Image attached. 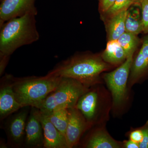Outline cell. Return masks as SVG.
<instances>
[{"instance_id":"cell-1","label":"cell","mask_w":148,"mask_h":148,"mask_svg":"<svg viewBox=\"0 0 148 148\" xmlns=\"http://www.w3.org/2000/svg\"><path fill=\"white\" fill-rule=\"evenodd\" d=\"M109 67L101 56L85 53L74 55L61 61L48 73L73 79L89 88L99 82L100 74Z\"/></svg>"},{"instance_id":"cell-2","label":"cell","mask_w":148,"mask_h":148,"mask_svg":"<svg viewBox=\"0 0 148 148\" xmlns=\"http://www.w3.org/2000/svg\"><path fill=\"white\" fill-rule=\"evenodd\" d=\"M36 14L27 13L11 18L0 26V56L10 57L18 48L39 40Z\"/></svg>"},{"instance_id":"cell-3","label":"cell","mask_w":148,"mask_h":148,"mask_svg":"<svg viewBox=\"0 0 148 148\" xmlns=\"http://www.w3.org/2000/svg\"><path fill=\"white\" fill-rule=\"evenodd\" d=\"M61 77L48 73L45 76L15 78L11 80L16 101L21 108H37L57 86Z\"/></svg>"},{"instance_id":"cell-4","label":"cell","mask_w":148,"mask_h":148,"mask_svg":"<svg viewBox=\"0 0 148 148\" xmlns=\"http://www.w3.org/2000/svg\"><path fill=\"white\" fill-rule=\"evenodd\" d=\"M89 89L76 80L61 77L55 89L37 108L42 113L47 114L56 109L74 108L81 96Z\"/></svg>"},{"instance_id":"cell-5","label":"cell","mask_w":148,"mask_h":148,"mask_svg":"<svg viewBox=\"0 0 148 148\" xmlns=\"http://www.w3.org/2000/svg\"><path fill=\"white\" fill-rule=\"evenodd\" d=\"M133 56L127 57L119 68L104 75L105 82L112 93L114 106L115 107L121 106L127 98V81Z\"/></svg>"},{"instance_id":"cell-6","label":"cell","mask_w":148,"mask_h":148,"mask_svg":"<svg viewBox=\"0 0 148 148\" xmlns=\"http://www.w3.org/2000/svg\"><path fill=\"white\" fill-rule=\"evenodd\" d=\"M29 107H23L13 114L6 123L5 130L8 144L12 147L19 148L24 144L26 122L29 114Z\"/></svg>"},{"instance_id":"cell-7","label":"cell","mask_w":148,"mask_h":148,"mask_svg":"<svg viewBox=\"0 0 148 148\" xmlns=\"http://www.w3.org/2000/svg\"><path fill=\"white\" fill-rule=\"evenodd\" d=\"M43 130L40 116V110L31 107L26 122L24 145L27 148L44 147Z\"/></svg>"},{"instance_id":"cell-8","label":"cell","mask_w":148,"mask_h":148,"mask_svg":"<svg viewBox=\"0 0 148 148\" xmlns=\"http://www.w3.org/2000/svg\"><path fill=\"white\" fill-rule=\"evenodd\" d=\"M35 0H2L0 5V26L11 18L27 13L38 14Z\"/></svg>"},{"instance_id":"cell-9","label":"cell","mask_w":148,"mask_h":148,"mask_svg":"<svg viewBox=\"0 0 148 148\" xmlns=\"http://www.w3.org/2000/svg\"><path fill=\"white\" fill-rule=\"evenodd\" d=\"M68 110L69 122L65 137L68 148H72L78 144L83 134L90 125L75 107Z\"/></svg>"},{"instance_id":"cell-10","label":"cell","mask_w":148,"mask_h":148,"mask_svg":"<svg viewBox=\"0 0 148 148\" xmlns=\"http://www.w3.org/2000/svg\"><path fill=\"white\" fill-rule=\"evenodd\" d=\"M1 82L0 88V119L3 121L22 108L16 101L11 75H6Z\"/></svg>"},{"instance_id":"cell-11","label":"cell","mask_w":148,"mask_h":148,"mask_svg":"<svg viewBox=\"0 0 148 148\" xmlns=\"http://www.w3.org/2000/svg\"><path fill=\"white\" fill-rule=\"evenodd\" d=\"M148 71V34L143 38L138 54L133 58L128 79L129 87L138 82Z\"/></svg>"},{"instance_id":"cell-12","label":"cell","mask_w":148,"mask_h":148,"mask_svg":"<svg viewBox=\"0 0 148 148\" xmlns=\"http://www.w3.org/2000/svg\"><path fill=\"white\" fill-rule=\"evenodd\" d=\"M75 107L79 110L91 126L96 121L99 110V98L98 92L89 89L81 96Z\"/></svg>"},{"instance_id":"cell-13","label":"cell","mask_w":148,"mask_h":148,"mask_svg":"<svg viewBox=\"0 0 148 148\" xmlns=\"http://www.w3.org/2000/svg\"><path fill=\"white\" fill-rule=\"evenodd\" d=\"M40 116L43 130L44 148H68L66 137L52 124L47 116L40 111Z\"/></svg>"},{"instance_id":"cell-14","label":"cell","mask_w":148,"mask_h":148,"mask_svg":"<svg viewBox=\"0 0 148 148\" xmlns=\"http://www.w3.org/2000/svg\"><path fill=\"white\" fill-rule=\"evenodd\" d=\"M123 144L114 140L103 128L95 130L90 134L84 145L87 148H119Z\"/></svg>"},{"instance_id":"cell-15","label":"cell","mask_w":148,"mask_h":148,"mask_svg":"<svg viewBox=\"0 0 148 148\" xmlns=\"http://www.w3.org/2000/svg\"><path fill=\"white\" fill-rule=\"evenodd\" d=\"M127 10L122 11L108 18L107 31L108 41L117 40L125 32Z\"/></svg>"},{"instance_id":"cell-16","label":"cell","mask_w":148,"mask_h":148,"mask_svg":"<svg viewBox=\"0 0 148 148\" xmlns=\"http://www.w3.org/2000/svg\"><path fill=\"white\" fill-rule=\"evenodd\" d=\"M101 57L106 63L113 65L122 64L127 58L125 52L117 40L108 41Z\"/></svg>"},{"instance_id":"cell-17","label":"cell","mask_w":148,"mask_h":148,"mask_svg":"<svg viewBox=\"0 0 148 148\" xmlns=\"http://www.w3.org/2000/svg\"><path fill=\"white\" fill-rule=\"evenodd\" d=\"M45 114L47 116L52 124L65 136L69 122L68 109L65 108L56 109L48 114Z\"/></svg>"},{"instance_id":"cell-18","label":"cell","mask_w":148,"mask_h":148,"mask_svg":"<svg viewBox=\"0 0 148 148\" xmlns=\"http://www.w3.org/2000/svg\"><path fill=\"white\" fill-rule=\"evenodd\" d=\"M125 27V32L137 36L143 32L142 15L138 9H128Z\"/></svg>"},{"instance_id":"cell-19","label":"cell","mask_w":148,"mask_h":148,"mask_svg":"<svg viewBox=\"0 0 148 148\" xmlns=\"http://www.w3.org/2000/svg\"><path fill=\"white\" fill-rule=\"evenodd\" d=\"M125 52L127 58L133 55L140 43L138 36L125 32L117 40Z\"/></svg>"},{"instance_id":"cell-20","label":"cell","mask_w":148,"mask_h":148,"mask_svg":"<svg viewBox=\"0 0 148 148\" xmlns=\"http://www.w3.org/2000/svg\"><path fill=\"white\" fill-rule=\"evenodd\" d=\"M140 1V0H116L112 6L103 14L108 19L116 14L127 10L130 6L135 3H139Z\"/></svg>"},{"instance_id":"cell-21","label":"cell","mask_w":148,"mask_h":148,"mask_svg":"<svg viewBox=\"0 0 148 148\" xmlns=\"http://www.w3.org/2000/svg\"><path fill=\"white\" fill-rule=\"evenodd\" d=\"M140 3L142 9L143 32L148 34V0H140Z\"/></svg>"},{"instance_id":"cell-22","label":"cell","mask_w":148,"mask_h":148,"mask_svg":"<svg viewBox=\"0 0 148 148\" xmlns=\"http://www.w3.org/2000/svg\"><path fill=\"white\" fill-rule=\"evenodd\" d=\"M130 139L139 144L143 141V134L142 129L133 130L130 134Z\"/></svg>"},{"instance_id":"cell-23","label":"cell","mask_w":148,"mask_h":148,"mask_svg":"<svg viewBox=\"0 0 148 148\" xmlns=\"http://www.w3.org/2000/svg\"><path fill=\"white\" fill-rule=\"evenodd\" d=\"M143 131V141L140 144V148H148V121L144 127L141 128Z\"/></svg>"},{"instance_id":"cell-24","label":"cell","mask_w":148,"mask_h":148,"mask_svg":"<svg viewBox=\"0 0 148 148\" xmlns=\"http://www.w3.org/2000/svg\"><path fill=\"white\" fill-rule=\"evenodd\" d=\"M116 0H100V8L103 14L106 13L111 8Z\"/></svg>"},{"instance_id":"cell-25","label":"cell","mask_w":148,"mask_h":148,"mask_svg":"<svg viewBox=\"0 0 148 148\" xmlns=\"http://www.w3.org/2000/svg\"><path fill=\"white\" fill-rule=\"evenodd\" d=\"M10 57L7 56H0V75L1 76L4 71L8 63Z\"/></svg>"},{"instance_id":"cell-26","label":"cell","mask_w":148,"mask_h":148,"mask_svg":"<svg viewBox=\"0 0 148 148\" xmlns=\"http://www.w3.org/2000/svg\"><path fill=\"white\" fill-rule=\"evenodd\" d=\"M123 146L125 148H139L140 144L134 142L132 140H130L128 141H125L123 144Z\"/></svg>"},{"instance_id":"cell-27","label":"cell","mask_w":148,"mask_h":148,"mask_svg":"<svg viewBox=\"0 0 148 148\" xmlns=\"http://www.w3.org/2000/svg\"><path fill=\"white\" fill-rule=\"evenodd\" d=\"M2 1V0H1V1Z\"/></svg>"}]
</instances>
